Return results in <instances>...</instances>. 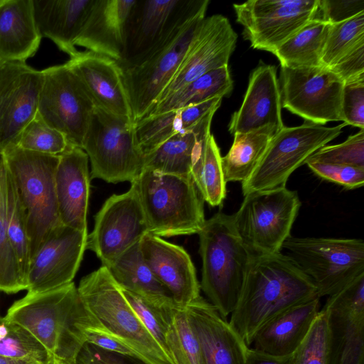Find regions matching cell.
<instances>
[{"label": "cell", "instance_id": "cell-1", "mask_svg": "<svg viewBox=\"0 0 364 364\" xmlns=\"http://www.w3.org/2000/svg\"><path fill=\"white\" fill-rule=\"evenodd\" d=\"M316 296L311 280L288 255H252L229 323L250 347L255 334L266 322Z\"/></svg>", "mask_w": 364, "mask_h": 364}, {"label": "cell", "instance_id": "cell-2", "mask_svg": "<svg viewBox=\"0 0 364 364\" xmlns=\"http://www.w3.org/2000/svg\"><path fill=\"white\" fill-rule=\"evenodd\" d=\"M5 317L28 329L51 357L75 363L97 320L85 307L73 282L47 291L27 293Z\"/></svg>", "mask_w": 364, "mask_h": 364}, {"label": "cell", "instance_id": "cell-3", "mask_svg": "<svg viewBox=\"0 0 364 364\" xmlns=\"http://www.w3.org/2000/svg\"><path fill=\"white\" fill-rule=\"evenodd\" d=\"M198 235L200 287L226 319L238 302L252 254L236 230L232 215L218 212L205 220Z\"/></svg>", "mask_w": 364, "mask_h": 364}, {"label": "cell", "instance_id": "cell-4", "mask_svg": "<svg viewBox=\"0 0 364 364\" xmlns=\"http://www.w3.org/2000/svg\"><path fill=\"white\" fill-rule=\"evenodd\" d=\"M0 155L14 180L23 210L30 261L60 221L55 188L59 156L27 151L10 144Z\"/></svg>", "mask_w": 364, "mask_h": 364}, {"label": "cell", "instance_id": "cell-5", "mask_svg": "<svg viewBox=\"0 0 364 364\" xmlns=\"http://www.w3.org/2000/svg\"><path fill=\"white\" fill-rule=\"evenodd\" d=\"M149 233L160 237L198 234L205 222L203 200L190 176L144 169L131 183Z\"/></svg>", "mask_w": 364, "mask_h": 364}, {"label": "cell", "instance_id": "cell-6", "mask_svg": "<svg viewBox=\"0 0 364 364\" xmlns=\"http://www.w3.org/2000/svg\"><path fill=\"white\" fill-rule=\"evenodd\" d=\"M86 309L111 336L149 364H174L141 323L105 266L77 287Z\"/></svg>", "mask_w": 364, "mask_h": 364}, {"label": "cell", "instance_id": "cell-7", "mask_svg": "<svg viewBox=\"0 0 364 364\" xmlns=\"http://www.w3.org/2000/svg\"><path fill=\"white\" fill-rule=\"evenodd\" d=\"M81 149L90 159L92 179L132 183L143 171L144 156L138 146L135 124L131 118L95 107Z\"/></svg>", "mask_w": 364, "mask_h": 364}, {"label": "cell", "instance_id": "cell-8", "mask_svg": "<svg viewBox=\"0 0 364 364\" xmlns=\"http://www.w3.org/2000/svg\"><path fill=\"white\" fill-rule=\"evenodd\" d=\"M301 201L296 191L286 186L244 196L238 210L232 214L236 230L253 255L281 252L291 236Z\"/></svg>", "mask_w": 364, "mask_h": 364}, {"label": "cell", "instance_id": "cell-9", "mask_svg": "<svg viewBox=\"0 0 364 364\" xmlns=\"http://www.w3.org/2000/svg\"><path fill=\"white\" fill-rule=\"evenodd\" d=\"M208 0H136L129 15L122 68L139 63L191 20L205 16Z\"/></svg>", "mask_w": 364, "mask_h": 364}, {"label": "cell", "instance_id": "cell-10", "mask_svg": "<svg viewBox=\"0 0 364 364\" xmlns=\"http://www.w3.org/2000/svg\"><path fill=\"white\" fill-rule=\"evenodd\" d=\"M282 248L316 287L319 298L331 296L364 272L361 239L289 237Z\"/></svg>", "mask_w": 364, "mask_h": 364}, {"label": "cell", "instance_id": "cell-11", "mask_svg": "<svg viewBox=\"0 0 364 364\" xmlns=\"http://www.w3.org/2000/svg\"><path fill=\"white\" fill-rule=\"evenodd\" d=\"M345 126L329 127L308 121L296 127L284 126L271 139L254 173L242 183L243 196L286 186L291 174L336 138Z\"/></svg>", "mask_w": 364, "mask_h": 364}, {"label": "cell", "instance_id": "cell-12", "mask_svg": "<svg viewBox=\"0 0 364 364\" xmlns=\"http://www.w3.org/2000/svg\"><path fill=\"white\" fill-rule=\"evenodd\" d=\"M42 72L38 114L48 125L63 133L70 146L81 148L95 105L65 63Z\"/></svg>", "mask_w": 364, "mask_h": 364}, {"label": "cell", "instance_id": "cell-13", "mask_svg": "<svg viewBox=\"0 0 364 364\" xmlns=\"http://www.w3.org/2000/svg\"><path fill=\"white\" fill-rule=\"evenodd\" d=\"M205 17L200 16L187 23L164 46L139 63L121 67L134 124L145 116L172 80Z\"/></svg>", "mask_w": 364, "mask_h": 364}, {"label": "cell", "instance_id": "cell-14", "mask_svg": "<svg viewBox=\"0 0 364 364\" xmlns=\"http://www.w3.org/2000/svg\"><path fill=\"white\" fill-rule=\"evenodd\" d=\"M343 84L323 66H281L282 106L316 124L342 121Z\"/></svg>", "mask_w": 364, "mask_h": 364}, {"label": "cell", "instance_id": "cell-15", "mask_svg": "<svg viewBox=\"0 0 364 364\" xmlns=\"http://www.w3.org/2000/svg\"><path fill=\"white\" fill-rule=\"evenodd\" d=\"M318 5L319 0H250L233 8L251 46L272 53L316 18Z\"/></svg>", "mask_w": 364, "mask_h": 364}, {"label": "cell", "instance_id": "cell-16", "mask_svg": "<svg viewBox=\"0 0 364 364\" xmlns=\"http://www.w3.org/2000/svg\"><path fill=\"white\" fill-rule=\"evenodd\" d=\"M326 364H364V272L328 296Z\"/></svg>", "mask_w": 364, "mask_h": 364}, {"label": "cell", "instance_id": "cell-17", "mask_svg": "<svg viewBox=\"0 0 364 364\" xmlns=\"http://www.w3.org/2000/svg\"><path fill=\"white\" fill-rule=\"evenodd\" d=\"M149 234L144 211L134 188L108 198L95 216L86 249L94 252L102 265L111 262Z\"/></svg>", "mask_w": 364, "mask_h": 364}, {"label": "cell", "instance_id": "cell-18", "mask_svg": "<svg viewBox=\"0 0 364 364\" xmlns=\"http://www.w3.org/2000/svg\"><path fill=\"white\" fill-rule=\"evenodd\" d=\"M87 231L60 225L31 258L26 276L27 293L52 290L73 282L83 257Z\"/></svg>", "mask_w": 364, "mask_h": 364}, {"label": "cell", "instance_id": "cell-19", "mask_svg": "<svg viewBox=\"0 0 364 364\" xmlns=\"http://www.w3.org/2000/svg\"><path fill=\"white\" fill-rule=\"evenodd\" d=\"M43 74L25 62L0 64V152L37 113Z\"/></svg>", "mask_w": 364, "mask_h": 364}, {"label": "cell", "instance_id": "cell-20", "mask_svg": "<svg viewBox=\"0 0 364 364\" xmlns=\"http://www.w3.org/2000/svg\"><path fill=\"white\" fill-rule=\"evenodd\" d=\"M237 35L221 14L205 17L198 25L180 67L158 100L165 98L203 75L228 65Z\"/></svg>", "mask_w": 364, "mask_h": 364}, {"label": "cell", "instance_id": "cell-21", "mask_svg": "<svg viewBox=\"0 0 364 364\" xmlns=\"http://www.w3.org/2000/svg\"><path fill=\"white\" fill-rule=\"evenodd\" d=\"M65 64L77 77L95 107L133 120L122 69L118 61L86 50L79 51Z\"/></svg>", "mask_w": 364, "mask_h": 364}, {"label": "cell", "instance_id": "cell-22", "mask_svg": "<svg viewBox=\"0 0 364 364\" xmlns=\"http://www.w3.org/2000/svg\"><path fill=\"white\" fill-rule=\"evenodd\" d=\"M282 107L277 68L259 63L251 73L242 103L232 115L228 131L234 134L271 128L277 132L284 126Z\"/></svg>", "mask_w": 364, "mask_h": 364}, {"label": "cell", "instance_id": "cell-23", "mask_svg": "<svg viewBox=\"0 0 364 364\" xmlns=\"http://www.w3.org/2000/svg\"><path fill=\"white\" fill-rule=\"evenodd\" d=\"M140 250L144 262L178 306L185 308L200 296L195 267L182 247L149 233L141 240Z\"/></svg>", "mask_w": 364, "mask_h": 364}, {"label": "cell", "instance_id": "cell-24", "mask_svg": "<svg viewBox=\"0 0 364 364\" xmlns=\"http://www.w3.org/2000/svg\"><path fill=\"white\" fill-rule=\"evenodd\" d=\"M185 309L204 364H246L249 346L209 301L200 296Z\"/></svg>", "mask_w": 364, "mask_h": 364}, {"label": "cell", "instance_id": "cell-25", "mask_svg": "<svg viewBox=\"0 0 364 364\" xmlns=\"http://www.w3.org/2000/svg\"><path fill=\"white\" fill-rule=\"evenodd\" d=\"M90 180L88 156L82 149L70 146L59 155L55 188L62 225L87 231Z\"/></svg>", "mask_w": 364, "mask_h": 364}, {"label": "cell", "instance_id": "cell-26", "mask_svg": "<svg viewBox=\"0 0 364 364\" xmlns=\"http://www.w3.org/2000/svg\"><path fill=\"white\" fill-rule=\"evenodd\" d=\"M319 308L316 296L282 311L259 328L250 347L274 357H291L306 336Z\"/></svg>", "mask_w": 364, "mask_h": 364}, {"label": "cell", "instance_id": "cell-27", "mask_svg": "<svg viewBox=\"0 0 364 364\" xmlns=\"http://www.w3.org/2000/svg\"><path fill=\"white\" fill-rule=\"evenodd\" d=\"M135 1L95 0L75 46L120 62L127 21Z\"/></svg>", "mask_w": 364, "mask_h": 364}, {"label": "cell", "instance_id": "cell-28", "mask_svg": "<svg viewBox=\"0 0 364 364\" xmlns=\"http://www.w3.org/2000/svg\"><path fill=\"white\" fill-rule=\"evenodd\" d=\"M95 0H32L39 34L50 39L70 58Z\"/></svg>", "mask_w": 364, "mask_h": 364}, {"label": "cell", "instance_id": "cell-29", "mask_svg": "<svg viewBox=\"0 0 364 364\" xmlns=\"http://www.w3.org/2000/svg\"><path fill=\"white\" fill-rule=\"evenodd\" d=\"M41 40L32 0H0V59L25 62L37 51Z\"/></svg>", "mask_w": 364, "mask_h": 364}, {"label": "cell", "instance_id": "cell-30", "mask_svg": "<svg viewBox=\"0 0 364 364\" xmlns=\"http://www.w3.org/2000/svg\"><path fill=\"white\" fill-rule=\"evenodd\" d=\"M215 112L208 114L193 129L173 136L144 156L143 170L190 176L194 159L211 134L210 125Z\"/></svg>", "mask_w": 364, "mask_h": 364}, {"label": "cell", "instance_id": "cell-31", "mask_svg": "<svg viewBox=\"0 0 364 364\" xmlns=\"http://www.w3.org/2000/svg\"><path fill=\"white\" fill-rule=\"evenodd\" d=\"M223 97L160 114L144 117L135 123L138 146L144 156L173 136L193 129L205 117L220 107Z\"/></svg>", "mask_w": 364, "mask_h": 364}, {"label": "cell", "instance_id": "cell-32", "mask_svg": "<svg viewBox=\"0 0 364 364\" xmlns=\"http://www.w3.org/2000/svg\"><path fill=\"white\" fill-rule=\"evenodd\" d=\"M140 241L103 266L121 289L136 294L159 308L177 306L171 294L144 262Z\"/></svg>", "mask_w": 364, "mask_h": 364}, {"label": "cell", "instance_id": "cell-33", "mask_svg": "<svg viewBox=\"0 0 364 364\" xmlns=\"http://www.w3.org/2000/svg\"><path fill=\"white\" fill-rule=\"evenodd\" d=\"M232 89L233 81L228 65H225L203 75L157 101L143 118L185 108L215 97H223Z\"/></svg>", "mask_w": 364, "mask_h": 364}, {"label": "cell", "instance_id": "cell-34", "mask_svg": "<svg viewBox=\"0 0 364 364\" xmlns=\"http://www.w3.org/2000/svg\"><path fill=\"white\" fill-rule=\"evenodd\" d=\"M276 133L271 128H264L247 133L234 134L230 150L221 158L225 182L246 181L259 165Z\"/></svg>", "mask_w": 364, "mask_h": 364}, {"label": "cell", "instance_id": "cell-35", "mask_svg": "<svg viewBox=\"0 0 364 364\" xmlns=\"http://www.w3.org/2000/svg\"><path fill=\"white\" fill-rule=\"evenodd\" d=\"M330 23L315 18L289 37L273 53L281 66H321V58Z\"/></svg>", "mask_w": 364, "mask_h": 364}, {"label": "cell", "instance_id": "cell-36", "mask_svg": "<svg viewBox=\"0 0 364 364\" xmlns=\"http://www.w3.org/2000/svg\"><path fill=\"white\" fill-rule=\"evenodd\" d=\"M220 149L212 134L196 155L190 176L203 201L210 206L222 205L226 196V182L221 164Z\"/></svg>", "mask_w": 364, "mask_h": 364}, {"label": "cell", "instance_id": "cell-37", "mask_svg": "<svg viewBox=\"0 0 364 364\" xmlns=\"http://www.w3.org/2000/svg\"><path fill=\"white\" fill-rule=\"evenodd\" d=\"M166 322V341L174 364H204L198 340L190 325L185 308H163Z\"/></svg>", "mask_w": 364, "mask_h": 364}, {"label": "cell", "instance_id": "cell-38", "mask_svg": "<svg viewBox=\"0 0 364 364\" xmlns=\"http://www.w3.org/2000/svg\"><path fill=\"white\" fill-rule=\"evenodd\" d=\"M0 356L30 364H47L50 355L25 327L0 317Z\"/></svg>", "mask_w": 364, "mask_h": 364}, {"label": "cell", "instance_id": "cell-39", "mask_svg": "<svg viewBox=\"0 0 364 364\" xmlns=\"http://www.w3.org/2000/svg\"><path fill=\"white\" fill-rule=\"evenodd\" d=\"M4 206L9 238L18 258L26 283V276L30 264L29 240L23 210L16 187L6 166Z\"/></svg>", "mask_w": 364, "mask_h": 364}, {"label": "cell", "instance_id": "cell-40", "mask_svg": "<svg viewBox=\"0 0 364 364\" xmlns=\"http://www.w3.org/2000/svg\"><path fill=\"white\" fill-rule=\"evenodd\" d=\"M361 43H364V12L330 24L321 53V66L331 67Z\"/></svg>", "mask_w": 364, "mask_h": 364}, {"label": "cell", "instance_id": "cell-41", "mask_svg": "<svg viewBox=\"0 0 364 364\" xmlns=\"http://www.w3.org/2000/svg\"><path fill=\"white\" fill-rule=\"evenodd\" d=\"M5 174V162L0 155V291L15 294L26 289V285L6 230L4 210Z\"/></svg>", "mask_w": 364, "mask_h": 364}, {"label": "cell", "instance_id": "cell-42", "mask_svg": "<svg viewBox=\"0 0 364 364\" xmlns=\"http://www.w3.org/2000/svg\"><path fill=\"white\" fill-rule=\"evenodd\" d=\"M13 144L24 150L55 156L62 154L71 146L65 136L48 125L38 113Z\"/></svg>", "mask_w": 364, "mask_h": 364}, {"label": "cell", "instance_id": "cell-43", "mask_svg": "<svg viewBox=\"0 0 364 364\" xmlns=\"http://www.w3.org/2000/svg\"><path fill=\"white\" fill-rule=\"evenodd\" d=\"M327 351V319L321 309L306 336L291 356V364H326Z\"/></svg>", "mask_w": 364, "mask_h": 364}, {"label": "cell", "instance_id": "cell-44", "mask_svg": "<svg viewBox=\"0 0 364 364\" xmlns=\"http://www.w3.org/2000/svg\"><path fill=\"white\" fill-rule=\"evenodd\" d=\"M308 160L364 168V129L341 144L320 148Z\"/></svg>", "mask_w": 364, "mask_h": 364}, {"label": "cell", "instance_id": "cell-45", "mask_svg": "<svg viewBox=\"0 0 364 364\" xmlns=\"http://www.w3.org/2000/svg\"><path fill=\"white\" fill-rule=\"evenodd\" d=\"M120 289L145 328L170 358L166 341V322L163 314L164 307L155 306L136 294Z\"/></svg>", "mask_w": 364, "mask_h": 364}, {"label": "cell", "instance_id": "cell-46", "mask_svg": "<svg viewBox=\"0 0 364 364\" xmlns=\"http://www.w3.org/2000/svg\"><path fill=\"white\" fill-rule=\"evenodd\" d=\"M306 164L319 178L350 190L364 185V168L307 160Z\"/></svg>", "mask_w": 364, "mask_h": 364}, {"label": "cell", "instance_id": "cell-47", "mask_svg": "<svg viewBox=\"0 0 364 364\" xmlns=\"http://www.w3.org/2000/svg\"><path fill=\"white\" fill-rule=\"evenodd\" d=\"M341 115L346 125L364 129V78L344 82Z\"/></svg>", "mask_w": 364, "mask_h": 364}, {"label": "cell", "instance_id": "cell-48", "mask_svg": "<svg viewBox=\"0 0 364 364\" xmlns=\"http://www.w3.org/2000/svg\"><path fill=\"white\" fill-rule=\"evenodd\" d=\"M75 364H149L144 360L128 355L102 349L85 342L78 354Z\"/></svg>", "mask_w": 364, "mask_h": 364}, {"label": "cell", "instance_id": "cell-49", "mask_svg": "<svg viewBox=\"0 0 364 364\" xmlns=\"http://www.w3.org/2000/svg\"><path fill=\"white\" fill-rule=\"evenodd\" d=\"M364 12V0H319L316 18L330 24L340 23Z\"/></svg>", "mask_w": 364, "mask_h": 364}, {"label": "cell", "instance_id": "cell-50", "mask_svg": "<svg viewBox=\"0 0 364 364\" xmlns=\"http://www.w3.org/2000/svg\"><path fill=\"white\" fill-rule=\"evenodd\" d=\"M328 68L343 82L364 78V43L356 46Z\"/></svg>", "mask_w": 364, "mask_h": 364}, {"label": "cell", "instance_id": "cell-51", "mask_svg": "<svg viewBox=\"0 0 364 364\" xmlns=\"http://www.w3.org/2000/svg\"><path fill=\"white\" fill-rule=\"evenodd\" d=\"M85 336L86 342L102 349L139 358L132 349L107 333L97 321L86 328Z\"/></svg>", "mask_w": 364, "mask_h": 364}, {"label": "cell", "instance_id": "cell-52", "mask_svg": "<svg viewBox=\"0 0 364 364\" xmlns=\"http://www.w3.org/2000/svg\"><path fill=\"white\" fill-rule=\"evenodd\" d=\"M246 364H291V357L278 358L264 354L249 347Z\"/></svg>", "mask_w": 364, "mask_h": 364}, {"label": "cell", "instance_id": "cell-53", "mask_svg": "<svg viewBox=\"0 0 364 364\" xmlns=\"http://www.w3.org/2000/svg\"><path fill=\"white\" fill-rule=\"evenodd\" d=\"M0 364H30L26 362L8 359L0 356Z\"/></svg>", "mask_w": 364, "mask_h": 364}, {"label": "cell", "instance_id": "cell-54", "mask_svg": "<svg viewBox=\"0 0 364 364\" xmlns=\"http://www.w3.org/2000/svg\"><path fill=\"white\" fill-rule=\"evenodd\" d=\"M47 364H75V363L50 357Z\"/></svg>", "mask_w": 364, "mask_h": 364}, {"label": "cell", "instance_id": "cell-55", "mask_svg": "<svg viewBox=\"0 0 364 364\" xmlns=\"http://www.w3.org/2000/svg\"><path fill=\"white\" fill-rule=\"evenodd\" d=\"M3 61L0 59V64L2 63Z\"/></svg>", "mask_w": 364, "mask_h": 364}, {"label": "cell", "instance_id": "cell-56", "mask_svg": "<svg viewBox=\"0 0 364 364\" xmlns=\"http://www.w3.org/2000/svg\"><path fill=\"white\" fill-rule=\"evenodd\" d=\"M1 317V316H0Z\"/></svg>", "mask_w": 364, "mask_h": 364}]
</instances>
